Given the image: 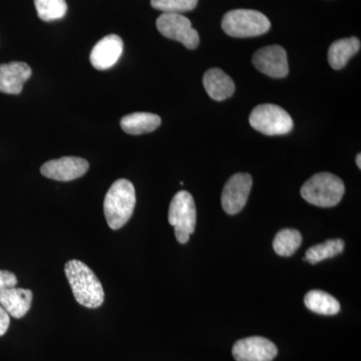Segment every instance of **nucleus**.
Returning a JSON list of instances; mask_svg holds the SVG:
<instances>
[{"label": "nucleus", "instance_id": "nucleus-1", "mask_svg": "<svg viewBox=\"0 0 361 361\" xmlns=\"http://www.w3.org/2000/svg\"><path fill=\"white\" fill-rule=\"evenodd\" d=\"M66 276L75 300L87 308H97L104 301L103 285L94 271L82 261L70 260L65 266Z\"/></svg>", "mask_w": 361, "mask_h": 361}, {"label": "nucleus", "instance_id": "nucleus-2", "mask_svg": "<svg viewBox=\"0 0 361 361\" xmlns=\"http://www.w3.org/2000/svg\"><path fill=\"white\" fill-rule=\"evenodd\" d=\"M135 206L134 185L129 180L120 179L111 185L104 202V212L111 229L118 230L127 224Z\"/></svg>", "mask_w": 361, "mask_h": 361}, {"label": "nucleus", "instance_id": "nucleus-3", "mask_svg": "<svg viewBox=\"0 0 361 361\" xmlns=\"http://www.w3.org/2000/svg\"><path fill=\"white\" fill-rule=\"evenodd\" d=\"M345 192L341 178L330 173H319L306 180L300 190L301 196L312 205L330 208L341 201Z\"/></svg>", "mask_w": 361, "mask_h": 361}, {"label": "nucleus", "instance_id": "nucleus-4", "mask_svg": "<svg viewBox=\"0 0 361 361\" xmlns=\"http://www.w3.org/2000/svg\"><path fill=\"white\" fill-rule=\"evenodd\" d=\"M267 16L252 9H235L225 14L222 20L223 30L232 37H255L270 30Z\"/></svg>", "mask_w": 361, "mask_h": 361}, {"label": "nucleus", "instance_id": "nucleus-5", "mask_svg": "<svg viewBox=\"0 0 361 361\" xmlns=\"http://www.w3.org/2000/svg\"><path fill=\"white\" fill-rule=\"evenodd\" d=\"M169 223L175 228V236L180 244H186L193 234L197 222V210L193 196L187 191L175 195L170 204Z\"/></svg>", "mask_w": 361, "mask_h": 361}, {"label": "nucleus", "instance_id": "nucleus-6", "mask_svg": "<svg viewBox=\"0 0 361 361\" xmlns=\"http://www.w3.org/2000/svg\"><path fill=\"white\" fill-rule=\"evenodd\" d=\"M251 127L266 135L289 134L293 129L290 115L276 104H265L256 106L249 118Z\"/></svg>", "mask_w": 361, "mask_h": 361}, {"label": "nucleus", "instance_id": "nucleus-7", "mask_svg": "<svg viewBox=\"0 0 361 361\" xmlns=\"http://www.w3.org/2000/svg\"><path fill=\"white\" fill-rule=\"evenodd\" d=\"M157 28L167 39L184 44L187 49H195L200 42L199 33L192 27L191 20L180 13H163L157 20Z\"/></svg>", "mask_w": 361, "mask_h": 361}, {"label": "nucleus", "instance_id": "nucleus-8", "mask_svg": "<svg viewBox=\"0 0 361 361\" xmlns=\"http://www.w3.org/2000/svg\"><path fill=\"white\" fill-rule=\"evenodd\" d=\"M252 184V177L247 173H238L228 180L221 198L226 213L236 215L243 210L250 195Z\"/></svg>", "mask_w": 361, "mask_h": 361}, {"label": "nucleus", "instance_id": "nucleus-9", "mask_svg": "<svg viewBox=\"0 0 361 361\" xmlns=\"http://www.w3.org/2000/svg\"><path fill=\"white\" fill-rule=\"evenodd\" d=\"M236 361H272L276 357V345L269 339L260 336L240 339L232 349Z\"/></svg>", "mask_w": 361, "mask_h": 361}, {"label": "nucleus", "instance_id": "nucleus-10", "mask_svg": "<svg viewBox=\"0 0 361 361\" xmlns=\"http://www.w3.org/2000/svg\"><path fill=\"white\" fill-rule=\"evenodd\" d=\"M253 65L270 78H281L288 75L287 52L280 45L262 47L254 54Z\"/></svg>", "mask_w": 361, "mask_h": 361}, {"label": "nucleus", "instance_id": "nucleus-11", "mask_svg": "<svg viewBox=\"0 0 361 361\" xmlns=\"http://www.w3.org/2000/svg\"><path fill=\"white\" fill-rule=\"evenodd\" d=\"M89 161L78 157H63L42 165L40 172L49 179L68 182L82 177L89 170Z\"/></svg>", "mask_w": 361, "mask_h": 361}, {"label": "nucleus", "instance_id": "nucleus-12", "mask_svg": "<svg viewBox=\"0 0 361 361\" xmlns=\"http://www.w3.org/2000/svg\"><path fill=\"white\" fill-rule=\"evenodd\" d=\"M123 51V39L118 35H106L94 45L90 52V63L96 70H109L116 65L122 56Z\"/></svg>", "mask_w": 361, "mask_h": 361}, {"label": "nucleus", "instance_id": "nucleus-13", "mask_svg": "<svg viewBox=\"0 0 361 361\" xmlns=\"http://www.w3.org/2000/svg\"><path fill=\"white\" fill-rule=\"evenodd\" d=\"M32 68L25 63H13L0 65V92L7 94H20L23 84L32 77Z\"/></svg>", "mask_w": 361, "mask_h": 361}, {"label": "nucleus", "instance_id": "nucleus-14", "mask_svg": "<svg viewBox=\"0 0 361 361\" xmlns=\"http://www.w3.org/2000/svg\"><path fill=\"white\" fill-rule=\"evenodd\" d=\"M32 292L28 289L9 288L0 292V305L14 318H23L32 306Z\"/></svg>", "mask_w": 361, "mask_h": 361}, {"label": "nucleus", "instance_id": "nucleus-15", "mask_svg": "<svg viewBox=\"0 0 361 361\" xmlns=\"http://www.w3.org/2000/svg\"><path fill=\"white\" fill-rule=\"evenodd\" d=\"M203 85L211 99L224 101L235 92V84L231 78L220 68H210L203 78Z\"/></svg>", "mask_w": 361, "mask_h": 361}, {"label": "nucleus", "instance_id": "nucleus-16", "mask_svg": "<svg viewBox=\"0 0 361 361\" xmlns=\"http://www.w3.org/2000/svg\"><path fill=\"white\" fill-rule=\"evenodd\" d=\"M360 40L357 37H349L336 40L330 45L329 63L334 70L339 71L348 63L349 59L360 51Z\"/></svg>", "mask_w": 361, "mask_h": 361}, {"label": "nucleus", "instance_id": "nucleus-17", "mask_svg": "<svg viewBox=\"0 0 361 361\" xmlns=\"http://www.w3.org/2000/svg\"><path fill=\"white\" fill-rule=\"evenodd\" d=\"M160 116L152 113H134L123 116L121 127L127 134L142 135L154 132L160 127Z\"/></svg>", "mask_w": 361, "mask_h": 361}, {"label": "nucleus", "instance_id": "nucleus-18", "mask_svg": "<svg viewBox=\"0 0 361 361\" xmlns=\"http://www.w3.org/2000/svg\"><path fill=\"white\" fill-rule=\"evenodd\" d=\"M308 310L322 315H336L341 311V303L336 297L322 290L308 292L304 297Z\"/></svg>", "mask_w": 361, "mask_h": 361}, {"label": "nucleus", "instance_id": "nucleus-19", "mask_svg": "<svg viewBox=\"0 0 361 361\" xmlns=\"http://www.w3.org/2000/svg\"><path fill=\"white\" fill-rule=\"evenodd\" d=\"M301 244H302L301 233L298 230L287 228L277 233L273 241V249L277 255L281 257H289L298 250Z\"/></svg>", "mask_w": 361, "mask_h": 361}, {"label": "nucleus", "instance_id": "nucleus-20", "mask_svg": "<svg viewBox=\"0 0 361 361\" xmlns=\"http://www.w3.org/2000/svg\"><path fill=\"white\" fill-rule=\"evenodd\" d=\"M344 250V241L341 239H330L324 243L311 247L306 251L304 261H308L310 264L322 262L326 259L334 258Z\"/></svg>", "mask_w": 361, "mask_h": 361}, {"label": "nucleus", "instance_id": "nucleus-21", "mask_svg": "<svg viewBox=\"0 0 361 361\" xmlns=\"http://www.w3.org/2000/svg\"><path fill=\"white\" fill-rule=\"evenodd\" d=\"M35 4L39 18L47 23L61 20L68 11L66 0H35Z\"/></svg>", "mask_w": 361, "mask_h": 361}, {"label": "nucleus", "instance_id": "nucleus-22", "mask_svg": "<svg viewBox=\"0 0 361 361\" xmlns=\"http://www.w3.org/2000/svg\"><path fill=\"white\" fill-rule=\"evenodd\" d=\"M198 0H151V6L164 13H182L193 11Z\"/></svg>", "mask_w": 361, "mask_h": 361}, {"label": "nucleus", "instance_id": "nucleus-23", "mask_svg": "<svg viewBox=\"0 0 361 361\" xmlns=\"http://www.w3.org/2000/svg\"><path fill=\"white\" fill-rule=\"evenodd\" d=\"M18 284V278L9 271L0 270V292L13 288Z\"/></svg>", "mask_w": 361, "mask_h": 361}, {"label": "nucleus", "instance_id": "nucleus-24", "mask_svg": "<svg viewBox=\"0 0 361 361\" xmlns=\"http://www.w3.org/2000/svg\"><path fill=\"white\" fill-rule=\"evenodd\" d=\"M11 324L9 314L4 310V308L0 305V336H4Z\"/></svg>", "mask_w": 361, "mask_h": 361}, {"label": "nucleus", "instance_id": "nucleus-25", "mask_svg": "<svg viewBox=\"0 0 361 361\" xmlns=\"http://www.w3.org/2000/svg\"><path fill=\"white\" fill-rule=\"evenodd\" d=\"M356 165L358 166V168L361 169V155H360V154H358V155L356 156Z\"/></svg>", "mask_w": 361, "mask_h": 361}]
</instances>
